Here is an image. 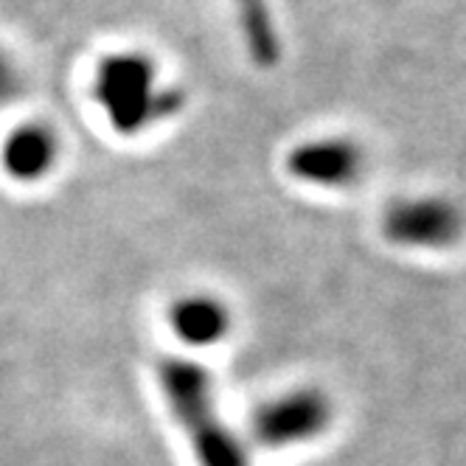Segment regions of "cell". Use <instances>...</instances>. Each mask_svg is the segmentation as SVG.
<instances>
[{
	"label": "cell",
	"mask_w": 466,
	"mask_h": 466,
	"mask_svg": "<svg viewBox=\"0 0 466 466\" xmlns=\"http://www.w3.org/2000/svg\"><path fill=\"white\" fill-rule=\"evenodd\" d=\"M157 382L199 466H253L237 432L219 416L214 382L203 365L186 357H163Z\"/></svg>",
	"instance_id": "7a4b0ae2"
},
{
	"label": "cell",
	"mask_w": 466,
	"mask_h": 466,
	"mask_svg": "<svg viewBox=\"0 0 466 466\" xmlns=\"http://www.w3.org/2000/svg\"><path fill=\"white\" fill-rule=\"evenodd\" d=\"M230 309L219 298L208 292L180 295L169 307V326L175 338L191 349H208L228 338L230 331Z\"/></svg>",
	"instance_id": "52a82bcc"
},
{
	"label": "cell",
	"mask_w": 466,
	"mask_h": 466,
	"mask_svg": "<svg viewBox=\"0 0 466 466\" xmlns=\"http://www.w3.org/2000/svg\"><path fill=\"white\" fill-rule=\"evenodd\" d=\"M237 25L250 62L261 71H270L281 62V35L268 0H230Z\"/></svg>",
	"instance_id": "ba28073f"
},
{
	"label": "cell",
	"mask_w": 466,
	"mask_h": 466,
	"mask_svg": "<svg viewBox=\"0 0 466 466\" xmlns=\"http://www.w3.org/2000/svg\"><path fill=\"white\" fill-rule=\"evenodd\" d=\"M335 419V405L318 388H295L270 402H264L253 416V436L261 447L284 450L309 444L329 430Z\"/></svg>",
	"instance_id": "277c9868"
},
{
	"label": "cell",
	"mask_w": 466,
	"mask_h": 466,
	"mask_svg": "<svg viewBox=\"0 0 466 466\" xmlns=\"http://www.w3.org/2000/svg\"><path fill=\"white\" fill-rule=\"evenodd\" d=\"M287 175L304 186L346 191L369 175V152L349 136H318L287 152Z\"/></svg>",
	"instance_id": "5b68a950"
},
{
	"label": "cell",
	"mask_w": 466,
	"mask_h": 466,
	"mask_svg": "<svg viewBox=\"0 0 466 466\" xmlns=\"http://www.w3.org/2000/svg\"><path fill=\"white\" fill-rule=\"evenodd\" d=\"M17 90V71L12 59L0 51V102H6V98H12Z\"/></svg>",
	"instance_id": "9c48e42d"
},
{
	"label": "cell",
	"mask_w": 466,
	"mask_h": 466,
	"mask_svg": "<svg viewBox=\"0 0 466 466\" xmlns=\"http://www.w3.org/2000/svg\"><path fill=\"white\" fill-rule=\"evenodd\" d=\"M382 237L408 250H450L466 237V211L444 194L399 197L385 206Z\"/></svg>",
	"instance_id": "3957f363"
},
{
	"label": "cell",
	"mask_w": 466,
	"mask_h": 466,
	"mask_svg": "<svg viewBox=\"0 0 466 466\" xmlns=\"http://www.w3.org/2000/svg\"><path fill=\"white\" fill-rule=\"evenodd\" d=\"M90 96L121 138H136L157 124L172 121L188 105L183 87L160 85L157 62L138 48H121L98 59Z\"/></svg>",
	"instance_id": "6da1fadb"
},
{
	"label": "cell",
	"mask_w": 466,
	"mask_h": 466,
	"mask_svg": "<svg viewBox=\"0 0 466 466\" xmlns=\"http://www.w3.org/2000/svg\"><path fill=\"white\" fill-rule=\"evenodd\" d=\"M59 152L62 144L51 124L23 121L0 144V169L15 183H40L56 169Z\"/></svg>",
	"instance_id": "8992f818"
}]
</instances>
